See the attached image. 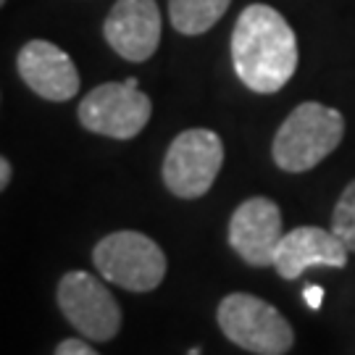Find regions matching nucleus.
Segmentation results:
<instances>
[{"label":"nucleus","instance_id":"obj_1","mask_svg":"<svg viewBox=\"0 0 355 355\" xmlns=\"http://www.w3.org/2000/svg\"><path fill=\"white\" fill-rule=\"evenodd\" d=\"M232 64L245 87L279 92L297 69V40L287 19L263 3L248 6L232 32Z\"/></svg>","mask_w":355,"mask_h":355},{"label":"nucleus","instance_id":"obj_2","mask_svg":"<svg viewBox=\"0 0 355 355\" xmlns=\"http://www.w3.org/2000/svg\"><path fill=\"white\" fill-rule=\"evenodd\" d=\"M345 137V119L324 103H300L279 127L271 155L282 171L303 174L318 166Z\"/></svg>","mask_w":355,"mask_h":355},{"label":"nucleus","instance_id":"obj_3","mask_svg":"<svg viewBox=\"0 0 355 355\" xmlns=\"http://www.w3.org/2000/svg\"><path fill=\"white\" fill-rule=\"evenodd\" d=\"M218 327L229 343L255 355H284L295 343L290 321L271 303L248 292H232L221 300Z\"/></svg>","mask_w":355,"mask_h":355},{"label":"nucleus","instance_id":"obj_4","mask_svg":"<svg viewBox=\"0 0 355 355\" xmlns=\"http://www.w3.org/2000/svg\"><path fill=\"white\" fill-rule=\"evenodd\" d=\"M95 268L103 279L129 292H150L166 277V255L142 232H114L103 237L92 250Z\"/></svg>","mask_w":355,"mask_h":355},{"label":"nucleus","instance_id":"obj_5","mask_svg":"<svg viewBox=\"0 0 355 355\" xmlns=\"http://www.w3.org/2000/svg\"><path fill=\"white\" fill-rule=\"evenodd\" d=\"M137 85L140 82L129 76L127 82H105L89 89L79 103V124L87 132L114 140L137 137L153 114L150 98Z\"/></svg>","mask_w":355,"mask_h":355},{"label":"nucleus","instance_id":"obj_6","mask_svg":"<svg viewBox=\"0 0 355 355\" xmlns=\"http://www.w3.org/2000/svg\"><path fill=\"white\" fill-rule=\"evenodd\" d=\"M224 164V142L211 129H187L168 145L164 184L171 195L195 200L214 187Z\"/></svg>","mask_w":355,"mask_h":355},{"label":"nucleus","instance_id":"obj_7","mask_svg":"<svg viewBox=\"0 0 355 355\" xmlns=\"http://www.w3.org/2000/svg\"><path fill=\"white\" fill-rule=\"evenodd\" d=\"M58 308L82 337L114 340L121 329V308L101 279L87 271H69L58 284Z\"/></svg>","mask_w":355,"mask_h":355},{"label":"nucleus","instance_id":"obj_8","mask_svg":"<svg viewBox=\"0 0 355 355\" xmlns=\"http://www.w3.org/2000/svg\"><path fill=\"white\" fill-rule=\"evenodd\" d=\"M282 237V211L268 198H250L229 218V245L250 266H274Z\"/></svg>","mask_w":355,"mask_h":355},{"label":"nucleus","instance_id":"obj_9","mask_svg":"<svg viewBox=\"0 0 355 355\" xmlns=\"http://www.w3.org/2000/svg\"><path fill=\"white\" fill-rule=\"evenodd\" d=\"M103 37L124 61H148L161 42V11L155 0H116L105 16Z\"/></svg>","mask_w":355,"mask_h":355},{"label":"nucleus","instance_id":"obj_10","mask_svg":"<svg viewBox=\"0 0 355 355\" xmlns=\"http://www.w3.org/2000/svg\"><path fill=\"white\" fill-rule=\"evenodd\" d=\"M16 71L35 95L53 103L71 101L79 92V71L71 55L48 40H32L16 55Z\"/></svg>","mask_w":355,"mask_h":355},{"label":"nucleus","instance_id":"obj_11","mask_svg":"<svg viewBox=\"0 0 355 355\" xmlns=\"http://www.w3.org/2000/svg\"><path fill=\"white\" fill-rule=\"evenodd\" d=\"M347 263V245L334 232L321 227H297L282 237L274 268L282 279H297L305 268L331 266L343 268Z\"/></svg>","mask_w":355,"mask_h":355},{"label":"nucleus","instance_id":"obj_12","mask_svg":"<svg viewBox=\"0 0 355 355\" xmlns=\"http://www.w3.org/2000/svg\"><path fill=\"white\" fill-rule=\"evenodd\" d=\"M229 3L232 0H168V16L177 32L195 37L221 21Z\"/></svg>","mask_w":355,"mask_h":355},{"label":"nucleus","instance_id":"obj_13","mask_svg":"<svg viewBox=\"0 0 355 355\" xmlns=\"http://www.w3.org/2000/svg\"><path fill=\"white\" fill-rule=\"evenodd\" d=\"M331 232L355 253V179L345 187L331 214Z\"/></svg>","mask_w":355,"mask_h":355},{"label":"nucleus","instance_id":"obj_14","mask_svg":"<svg viewBox=\"0 0 355 355\" xmlns=\"http://www.w3.org/2000/svg\"><path fill=\"white\" fill-rule=\"evenodd\" d=\"M55 355H98V353H95L92 345L82 343V340H64V343L58 345Z\"/></svg>","mask_w":355,"mask_h":355},{"label":"nucleus","instance_id":"obj_15","mask_svg":"<svg viewBox=\"0 0 355 355\" xmlns=\"http://www.w3.org/2000/svg\"><path fill=\"white\" fill-rule=\"evenodd\" d=\"M303 300L308 303V308H311V311H318V308H321V300H324V290H321V287H316V284H313V287H305Z\"/></svg>","mask_w":355,"mask_h":355},{"label":"nucleus","instance_id":"obj_16","mask_svg":"<svg viewBox=\"0 0 355 355\" xmlns=\"http://www.w3.org/2000/svg\"><path fill=\"white\" fill-rule=\"evenodd\" d=\"M11 161L8 158H0V190H6L8 187V182H11Z\"/></svg>","mask_w":355,"mask_h":355},{"label":"nucleus","instance_id":"obj_17","mask_svg":"<svg viewBox=\"0 0 355 355\" xmlns=\"http://www.w3.org/2000/svg\"><path fill=\"white\" fill-rule=\"evenodd\" d=\"M190 355H203L200 350H190Z\"/></svg>","mask_w":355,"mask_h":355},{"label":"nucleus","instance_id":"obj_18","mask_svg":"<svg viewBox=\"0 0 355 355\" xmlns=\"http://www.w3.org/2000/svg\"><path fill=\"white\" fill-rule=\"evenodd\" d=\"M0 3H6V0H0Z\"/></svg>","mask_w":355,"mask_h":355}]
</instances>
